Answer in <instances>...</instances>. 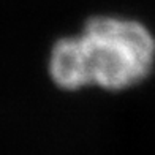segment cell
<instances>
[{
  "mask_svg": "<svg viewBox=\"0 0 155 155\" xmlns=\"http://www.w3.org/2000/svg\"><path fill=\"white\" fill-rule=\"evenodd\" d=\"M155 60V40L143 24L94 18L84 32L55 43L49 73L62 89L98 86L120 90L141 82Z\"/></svg>",
  "mask_w": 155,
  "mask_h": 155,
  "instance_id": "cell-1",
  "label": "cell"
}]
</instances>
